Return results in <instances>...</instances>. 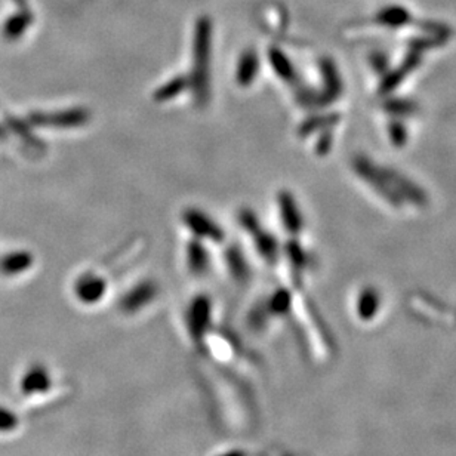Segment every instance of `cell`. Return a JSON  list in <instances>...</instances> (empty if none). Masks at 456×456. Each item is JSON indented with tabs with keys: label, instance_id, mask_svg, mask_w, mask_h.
<instances>
[{
	"label": "cell",
	"instance_id": "cell-3",
	"mask_svg": "<svg viewBox=\"0 0 456 456\" xmlns=\"http://www.w3.org/2000/svg\"><path fill=\"white\" fill-rule=\"evenodd\" d=\"M211 456H252L248 450L245 449H223V450H216L215 453H212Z\"/></svg>",
	"mask_w": 456,
	"mask_h": 456
},
{
	"label": "cell",
	"instance_id": "cell-2",
	"mask_svg": "<svg viewBox=\"0 0 456 456\" xmlns=\"http://www.w3.org/2000/svg\"><path fill=\"white\" fill-rule=\"evenodd\" d=\"M19 424L18 416L8 407L0 406V432H12Z\"/></svg>",
	"mask_w": 456,
	"mask_h": 456
},
{
	"label": "cell",
	"instance_id": "cell-1",
	"mask_svg": "<svg viewBox=\"0 0 456 456\" xmlns=\"http://www.w3.org/2000/svg\"><path fill=\"white\" fill-rule=\"evenodd\" d=\"M55 378L52 372L41 365L36 363L23 373L21 381H19V390H21L23 395L27 397H34V395H45L48 391H52Z\"/></svg>",
	"mask_w": 456,
	"mask_h": 456
}]
</instances>
